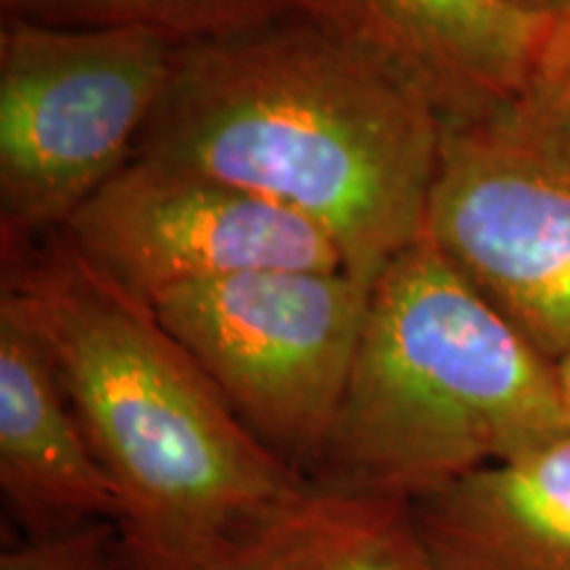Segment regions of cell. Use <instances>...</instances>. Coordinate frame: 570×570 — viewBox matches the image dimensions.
Masks as SVG:
<instances>
[{"label":"cell","mask_w":570,"mask_h":570,"mask_svg":"<svg viewBox=\"0 0 570 570\" xmlns=\"http://www.w3.org/2000/svg\"><path fill=\"white\" fill-rule=\"evenodd\" d=\"M117 497L130 570H188L306 481L248 431L146 298L61 233L3 265Z\"/></svg>","instance_id":"2"},{"label":"cell","mask_w":570,"mask_h":570,"mask_svg":"<svg viewBox=\"0 0 570 570\" xmlns=\"http://www.w3.org/2000/svg\"><path fill=\"white\" fill-rule=\"evenodd\" d=\"M298 13L352 27L346 0H30L21 19L53 27L146 30L185 46Z\"/></svg>","instance_id":"12"},{"label":"cell","mask_w":570,"mask_h":570,"mask_svg":"<svg viewBox=\"0 0 570 570\" xmlns=\"http://www.w3.org/2000/svg\"><path fill=\"white\" fill-rule=\"evenodd\" d=\"M188 570H415L407 504L306 481Z\"/></svg>","instance_id":"11"},{"label":"cell","mask_w":570,"mask_h":570,"mask_svg":"<svg viewBox=\"0 0 570 570\" xmlns=\"http://www.w3.org/2000/svg\"><path fill=\"white\" fill-rule=\"evenodd\" d=\"M30 0H0V11H3V21L9 19H21L24 17Z\"/></svg>","instance_id":"16"},{"label":"cell","mask_w":570,"mask_h":570,"mask_svg":"<svg viewBox=\"0 0 570 570\" xmlns=\"http://www.w3.org/2000/svg\"><path fill=\"white\" fill-rule=\"evenodd\" d=\"M0 570H130L117 523L82 525L48 539H24L6 547Z\"/></svg>","instance_id":"13"},{"label":"cell","mask_w":570,"mask_h":570,"mask_svg":"<svg viewBox=\"0 0 570 570\" xmlns=\"http://www.w3.org/2000/svg\"><path fill=\"white\" fill-rule=\"evenodd\" d=\"M0 491L24 539L117 523L109 475L85 439L51 354L0 296Z\"/></svg>","instance_id":"9"},{"label":"cell","mask_w":570,"mask_h":570,"mask_svg":"<svg viewBox=\"0 0 570 570\" xmlns=\"http://www.w3.org/2000/svg\"><path fill=\"white\" fill-rule=\"evenodd\" d=\"M373 281L348 269H262L151 298L248 431L312 479L352 373Z\"/></svg>","instance_id":"5"},{"label":"cell","mask_w":570,"mask_h":570,"mask_svg":"<svg viewBox=\"0 0 570 570\" xmlns=\"http://www.w3.org/2000/svg\"><path fill=\"white\" fill-rule=\"evenodd\" d=\"M558 377H560L562 394H566V402H568V410H570V356H568V360H562L558 365Z\"/></svg>","instance_id":"17"},{"label":"cell","mask_w":570,"mask_h":570,"mask_svg":"<svg viewBox=\"0 0 570 570\" xmlns=\"http://www.w3.org/2000/svg\"><path fill=\"white\" fill-rule=\"evenodd\" d=\"M425 238L544 360H568V125L525 98L444 122Z\"/></svg>","instance_id":"6"},{"label":"cell","mask_w":570,"mask_h":570,"mask_svg":"<svg viewBox=\"0 0 570 570\" xmlns=\"http://www.w3.org/2000/svg\"><path fill=\"white\" fill-rule=\"evenodd\" d=\"M444 119L336 19L185 42L135 156L196 169L309 219L375 281L425 235Z\"/></svg>","instance_id":"1"},{"label":"cell","mask_w":570,"mask_h":570,"mask_svg":"<svg viewBox=\"0 0 570 570\" xmlns=\"http://www.w3.org/2000/svg\"><path fill=\"white\" fill-rule=\"evenodd\" d=\"M180 42L146 30L3 21L0 254L11 265L138 151Z\"/></svg>","instance_id":"4"},{"label":"cell","mask_w":570,"mask_h":570,"mask_svg":"<svg viewBox=\"0 0 570 570\" xmlns=\"http://www.w3.org/2000/svg\"><path fill=\"white\" fill-rule=\"evenodd\" d=\"M415 570H570V433L407 504Z\"/></svg>","instance_id":"10"},{"label":"cell","mask_w":570,"mask_h":570,"mask_svg":"<svg viewBox=\"0 0 570 570\" xmlns=\"http://www.w3.org/2000/svg\"><path fill=\"white\" fill-rule=\"evenodd\" d=\"M525 101L570 127V6L552 19L550 38Z\"/></svg>","instance_id":"14"},{"label":"cell","mask_w":570,"mask_h":570,"mask_svg":"<svg viewBox=\"0 0 570 570\" xmlns=\"http://www.w3.org/2000/svg\"><path fill=\"white\" fill-rule=\"evenodd\" d=\"M508 3L515 6L520 11H529L533 17H547L554 19L570 6V0H508Z\"/></svg>","instance_id":"15"},{"label":"cell","mask_w":570,"mask_h":570,"mask_svg":"<svg viewBox=\"0 0 570 570\" xmlns=\"http://www.w3.org/2000/svg\"><path fill=\"white\" fill-rule=\"evenodd\" d=\"M352 30L377 48L444 122L487 117L531 90L552 19L508 0H346Z\"/></svg>","instance_id":"8"},{"label":"cell","mask_w":570,"mask_h":570,"mask_svg":"<svg viewBox=\"0 0 570 570\" xmlns=\"http://www.w3.org/2000/svg\"><path fill=\"white\" fill-rule=\"evenodd\" d=\"M566 433L558 365L423 235L375 275L309 481L412 504Z\"/></svg>","instance_id":"3"},{"label":"cell","mask_w":570,"mask_h":570,"mask_svg":"<svg viewBox=\"0 0 570 570\" xmlns=\"http://www.w3.org/2000/svg\"><path fill=\"white\" fill-rule=\"evenodd\" d=\"M59 233L146 302L262 269H348L336 240L309 219L148 156H132Z\"/></svg>","instance_id":"7"}]
</instances>
